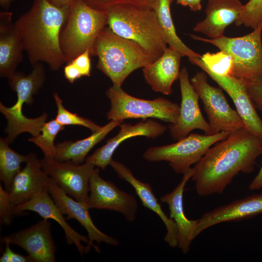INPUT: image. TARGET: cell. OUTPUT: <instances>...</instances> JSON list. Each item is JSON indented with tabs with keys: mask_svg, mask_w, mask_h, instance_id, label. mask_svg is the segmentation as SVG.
<instances>
[{
	"mask_svg": "<svg viewBox=\"0 0 262 262\" xmlns=\"http://www.w3.org/2000/svg\"><path fill=\"white\" fill-rule=\"evenodd\" d=\"M262 154V139L245 128L230 132L212 146L193 167L191 179L198 195L222 194L239 173L254 170Z\"/></svg>",
	"mask_w": 262,
	"mask_h": 262,
	"instance_id": "obj_1",
	"label": "cell"
},
{
	"mask_svg": "<svg viewBox=\"0 0 262 262\" xmlns=\"http://www.w3.org/2000/svg\"><path fill=\"white\" fill-rule=\"evenodd\" d=\"M69 6L58 7L49 0H34L30 10L15 21L32 66L45 63L55 71L66 63L60 35Z\"/></svg>",
	"mask_w": 262,
	"mask_h": 262,
	"instance_id": "obj_2",
	"label": "cell"
},
{
	"mask_svg": "<svg viewBox=\"0 0 262 262\" xmlns=\"http://www.w3.org/2000/svg\"><path fill=\"white\" fill-rule=\"evenodd\" d=\"M95 56L98 58V69L111 80L113 85L119 87L133 71L158 58L136 42L117 35L108 26L95 41L92 56Z\"/></svg>",
	"mask_w": 262,
	"mask_h": 262,
	"instance_id": "obj_3",
	"label": "cell"
},
{
	"mask_svg": "<svg viewBox=\"0 0 262 262\" xmlns=\"http://www.w3.org/2000/svg\"><path fill=\"white\" fill-rule=\"evenodd\" d=\"M105 10L107 26L117 35L136 42L157 58L167 47L152 8L117 4Z\"/></svg>",
	"mask_w": 262,
	"mask_h": 262,
	"instance_id": "obj_4",
	"label": "cell"
},
{
	"mask_svg": "<svg viewBox=\"0 0 262 262\" xmlns=\"http://www.w3.org/2000/svg\"><path fill=\"white\" fill-rule=\"evenodd\" d=\"M107 26L106 10L93 8L83 0H71L60 35V47L66 63H70L88 49L92 56L95 41Z\"/></svg>",
	"mask_w": 262,
	"mask_h": 262,
	"instance_id": "obj_5",
	"label": "cell"
},
{
	"mask_svg": "<svg viewBox=\"0 0 262 262\" xmlns=\"http://www.w3.org/2000/svg\"><path fill=\"white\" fill-rule=\"evenodd\" d=\"M262 23L250 33L235 37L225 35L211 39L190 34L194 40L211 44L229 54L233 60L230 76L243 83L262 76Z\"/></svg>",
	"mask_w": 262,
	"mask_h": 262,
	"instance_id": "obj_6",
	"label": "cell"
},
{
	"mask_svg": "<svg viewBox=\"0 0 262 262\" xmlns=\"http://www.w3.org/2000/svg\"><path fill=\"white\" fill-rule=\"evenodd\" d=\"M105 94L111 103L106 114L108 120L154 118L175 123L179 116L180 106L164 98L152 100L137 98L125 92L121 87L114 85Z\"/></svg>",
	"mask_w": 262,
	"mask_h": 262,
	"instance_id": "obj_7",
	"label": "cell"
},
{
	"mask_svg": "<svg viewBox=\"0 0 262 262\" xmlns=\"http://www.w3.org/2000/svg\"><path fill=\"white\" fill-rule=\"evenodd\" d=\"M229 133H190L176 143L148 147L143 158L149 162H167L176 174H183L198 163L212 146L226 138Z\"/></svg>",
	"mask_w": 262,
	"mask_h": 262,
	"instance_id": "obj_8",
	"label": "cell"
},
{
	"mask_svg": "<svg viewBox=\"0 0 262 262\" xmlns=\"http://www.w3.org/2000/svg\"><path fill=\"white\" fill-rule=\"evenodd\" d=\"M190 81L202 102L213 134L245 128L241 118L230 106L222 90L208 83L205 71H197Z\"/></svg>",
	"mask_w": 262,
	"mask_h": 262,
	"instance_id": "obj_9",
	"label": "cell"
},
{
	"mask_svg": "<svg viewBox=\"0 0 262 262\" xmlns=\"http://www.w3.org/2000/svg\"><path fill=\"white\" fill-rule=\"evenodd\" d=\"M43 170L67 195L86 206L89 182L95 165L90 163L77 164L44 158Z\"/></svg>",
	"mask_w": 262,
	"mask_h": 262,
	"instance_id": "obj_10",
	"label": "cell"
},
{
	"mask_svg": "<svg viewBox=\"0 0 262 262\" xmlns=\"http://www.w3.org/2000/svg\"><path fill=\"white\" fill-rule=\"evenodd\" d=\"M86 206L89 210L103 209L120 213L128 222L135 219L138 208L135 196L121 190L113 182L102 178L98 167L95 168L90 179Z\"/></svg>",
	"mask_w": 262,
	"mask_h": 262,
	"instance_id": "obj_11",
	"label": "cell"
},
{
	"mask_svg": "<svg viewBox=\"0 0 262 262\" xmlns=\"http://www.w3.org/2000/svg\"><path fill=\"white\" fill-rule=\"evenodd\" d=\"M179 80L181 93L180 114L176 122L168 126L170 136L178 141L195 129L202 130L206 134H213L202 114L198 103L200 98L189 80L186 67L180 70Z\"/></svg>",
	"mask_w": 262,
	"mask_h": 262,
	"instance_id": "obj_12",
	"label": "cell"
},
{
	"mask_svg": "<svg viewBox=\"0 0 262 262\" xmlns=\"http://www.w3.org/2000/svg\"><path fill=\"white\" fill-rule=\"evenodd\" d=\"M193 65L205 71L229 95L241 118L245 128L262 139V120L244 83L230 76H223L210 70L200 58L188 59Z\"/></svg>",
	"mask_w": 262,
	"mask_h": 262,
	"instance_id": "obj_13",
	"label": "cell"
},
{
	"mask_svg": "<svg viewBox=\"0 0 262 262\" xmlns=\"http://www.w3.org/2000/svg\"><path fill=\"white\" fill-rule=\"evenodd\" d=\"M50 225L48 219L44 218L27 229L4 236L1 241L23 248L31 262H54L56 247Z\"/></svg>",
	"mask_w": 262,
	"mask_h": 262,
	"instance_id": "obj_14",
	"label": "cell"
},
{
	"mask_svg": "<svg viewBox=\"0 0 262 262\" xmlns=\"http://www.w3.org/2000/svg\"><path fill=\"white\" fill-rule=\"evenodd\" d=\"M48 190L62 213L67 215L66 219H76L86 230L89 239V243L86 245L88 252L92 247L99 252V248L94 245V241L98 244L104 243L113 246L118 245V240L105 234L97 228L86 206L65 193L51 178Z\"/></svg>",
	"mask_w": 262,
	"mask_h": 262,
	"instance_id": "obj_15",
	"label": "cell"
},
{
	"mask_svg": "<svg viewBox=\"0 0 262 262\" xmlns=\"http://www.w3.org/2000/svg\"><path fill=\"white\" fill-rule=\"evenodd\" d=\"M27 155L25 166L15 176L7 191L8 200L14 208L48 190L50 180L43 170L37 155L34 153Z\"/></svg>",
	"mask_w": 262,
	"mask_h": 262,
	"instance_id": "obj_16",
	"label": "cell"
},
{
	"mask_svg": "<svg viewBox=\"0 0 262 262\" xmlns=\"http://www.w3.org/2000/svg\"><path fill=\"white\" fill-rule=\"evenodd\" d=\"M25 211H33L43 218L55 220L63 229L67 244H74L82 255L88 252L86 246L82 245V243L86 245L88 244L87 236L78 233L68 224L48 190L37 194L29 201L15 206L13 213L14 215L17 216Z\"/></svg>",
	"mask_w": 262,
	"mask_h": 262,
	"instance_id": "obj_17",
	"label": "cell"
},
{
	"mask_svg": "<svg viewBox=\"0 0 262 262\" xmlns=\"http://www.w3.org/2000/svg\"><path fill=\"white\" fill-rule=\"evenodd\" d=\"M119 126L118 133L87 157L86 162L91 163L104 170L113 160L114 152L124 140L137 136L155 139L162 135L166 130L165 126L152 119L141 121L135 125L122 123Z\"/></svg>",
	"mask_w": 262,
	"mask_h": 262,
	"instance_id": "obj_18",
	"label": "cell"
},
{
	"mask_svg": "<svg viewBox=\"0 0 262 262\" xmlns=\"http://www.w3.org/2000/svg\"><path fill=\"white\" fill-rule=\"evenodd\" d=\"M194 173L193 167L190 168L183 174L180 183L171 192L160 198L163 203L168 205L170 218L175 222L177 229V246L184 254L188 252L193 240L196 237L197 220H190L185 216L183 206V194L184 187Z\"/></svg>",
	"mask_w": 262,
	"mask_h": 262,
	"instance_id": "obj_19",
	"label": "cell"
},
{
	"mask_svg": "<svg viewBox=\"0 0 262 262\" xmlns=\"http://www.w3.org/2000/svg\"><path fill=\"white\" fill-rule=\"evenodd\" d=\"M243 8L240 0H208L206 16L196 24L193 30L211 39L221 37L226 28L239 19Z\"/></svg>",
	"mask_w": 262,
	"mask_h": 262,
	"instance_id": "obj_20",
	"label": "cell"
},
{
	"mask_svg": "<svg viewBox=\"0 0 262 262\" xmlns=\"http://www.w3.org/2000/svg\"><path fill=\"white\" fill-rule=\"evenodd\" d=\"M262 213V193L233 201L203 214L198 219L197 236L216 224L247 219Z\"/></svg>",
	"mask_w": 262,
	"mask_h": 262,
	"instance_id": "obj_21",
	"label": "cell"
},
{
	"mask_svg": "<svg viewBox=\"0 0 262 262\" xmlns=\"http://www.w3.org/2000/svg\"><path fill=\"white\" fill-rule=\"evenodd\" d=\"M110 165L120 179L125 180L132 186L143 205L159 216L166 229L164 241L171 247H176L177 246V225L174 221L168 217L163 210L150 185L138 180L128 167L119 162L112 160Z\"/></svg>",
	"mask_w": 262,
	"mask_h": 262,
	"instance_id": "obj_22",
	"label": "cell"
},
{
	"mask_svg": "<svg viewBox=\"0 0 262 262\" xmlns=\"http://www.w3.org/2000/svg\"><path fill=\"white\" fill-rule=\"evenodd\" d=\"M181 54L167 47L163 53L151 64L143 67V75L153 90L168 95L172 85L179 79Z\"/></svg>",
	"mask_w": 262,
	"mask_h": 262,
	"instance_id": "obj_23",
	"label": "cell"
},
{
	"mask_svg": "<svg viewBox=\"0 0 262 262\" xmlns=\"http://www.w3.org/2000/svg\"><path fill=\"white\" fill-rule=\"evenodd\" d=\"M12 13H0V75L9 78L16 71L24 50L19 32L12 22Z\"/></svg>",
	"mask_w": 262,
	"mask_h": 262,
	"instance_id": "obj_24",
	"label": "cell"
},
{
	"mask_svg": "<svg viewBox=\"0 0 262 262\" xmlns=\"http://www.w3.org/2000/svg\"><path fill=\"white\" fill-rule=\"evenodd\" d=\"M16 101L11 107H6L0 103V112L7 121L4 130L7 135L5 139L9 144L23 132L30 133L33 136L38 135L48 116L46 113H44L36 118L27 117L22 113L23 106L24 103L32 104L33 98L22 93L16 94Z\"/></svg>",
	"mask_w": 262,
	"mask_h": 262,
	"instance_id": "obj_25",
	"label": "cell"
},
{
	"mask_svg": "<svg viewBox=\"0 0 262 262\" xmlns=\"http://www.w3.org/2000/svg\"><path fill=\"white\" fill-rule=\"evenodd\" d=\"M123 122L112 120L86 138L75 142L67 141L57 144L55 145L53 159L59 162L82 164L91 149Z\"/></svg>",
	"mask_w": 262,
	"mask_h": 262,
	"instance_id": "obj_26",
	"label": "cell"
},
{
	"mask_svg": "<svg viewBox=\"0 0 262 262\" xmlns=\"http://www.w3.org/2000/svg\"><path fill=\"white\" fill-rule=\"evenodd\" d=\"M174 0H156L153 7L166 42L169 47L189 58H200L201 55L188 47L179 38L172 18L170 7Z\"/></svg>",
	"mask_w": 262,
	"mask_h": 262,
	"instance_id": "obj_27",
	"label": "cell"
},
{
	"mask_svg": "<svg viewBox=\"0 0 262 262\" xmlns=\"http://www.w3.org/2000/svg\"><path fill=\"white\" fill-rule=\"evenodd\" d=\"M5 138L0 139V180L8 191L16 174L20 170V164L26 162L28 155L13 150Z\"/></svg>",
	"mask_w": 262,
	"mask_h": 262,
	"instance_id": "obj_28",
	"label": "cell"
},
{
	"mask_svg": "<svg viewBox=\"0 0 262 262\" xmlns=\"http://www.w3.org/2000/svg\"><path fill=\"white\" fill-rule=\"evenodd\" d=\"M64 128L65 126L59 123L55 119H52L43 125L38 135L29 138L28 141L42 150L45 158L53 159L55 139L58 133Z\"/></svg>",
	"mask_w": 262,
	"mask_h": 262,
	"instance_id": "obj_29",
	"label": "cell"
},
{
	"mask_svg": "<svg viewBox=\"0 0 262 262\" xmlns=\"http://www.w3.org/2000/svg\"><path fill=\"white\" fill-rule=\"evenodd\" d=\"M57 108L56 120L62 125H78L89 129L92 132L98 131L102 126H100L92 120L84 118L66 110L64 106L62 100L57 93L53 94Z\"/></svg>",
	"mask_w": 262,
	"mask_h": 262,
	"instance_id": "obj_30",
	"label": "cell"
},
{
	"mask_svg": "<svg viewBox=\"0 0 262 262\" xmlns=\"http://www.w3.org/2000/svg\"><path fill=\"white\" fill-rule=\"evenodd\" d=\"M200 59L213 72L223 76L231 75L233 60L228 53L222 50L215 53L208 52L201 55Z\"/></svg>",
	"mask_w": 262,
	"mask_h": 262,
	"instance_id": "obj_31",
	"label": "cell"
},
{
	"mask_svg": "<svg viewBox=\"0 0 262 262\" xmlns=\"http://www.w3.org/2000/svg\"><path fill=\"white\" fill-rule=\"evenodd\" d=\"M262 23V0H249L244 5L242 13L235 22L237 26L244 25L252 29Z\"/></svg>",
	"mask_w": 262,
	"mask_h": 262,
	"instance_id": "obj_32",
	"label": "cell"
},
{
	"mask_svg": "<svg viewBox=\"0 0 262 262\" xmlns=\"http://www.w3.org/2000/svg\"><path fill=\"white\" fill-rule=\"evenodd\" d=\"M88 5L97 10H105L117 4H129L135 6L152 8L156 0H83Z\"/></svg>",
	"mask_w": 262,
	"mask_h": 262,
	"instance_id": "obj_33",
	"label": "cell"
},
{
	"mask_svg": "<svg viewBox=\"0 0 262 262\" xmlns=\"http://www.w3.org/2000/svg\"><path fill=\"white\" fill-rule=\"evenodd\" d=\"M244 84L256 109L262 112V76Z\"/></svg>",
	"mask_w": 262,
	"mask_h": 262,
	"instance_id": "obj_34",
	"label": "cell"
},
{
	"mask_svg": "<svg viewBox=\"0 0 262 262\" xmlns=\"http://www.w3.org/2000/svg\"><path fill=\"white\" fill-rule=\"evenodd\" d=\"M14 208L10 204L7 191L0 186V218L4 224L8 225L12 222L14 214Z\"/></svg>",
	"mask_w": 262,
	"mask_h": 262,
	"instance_id": "obj_35",
	"label": "cell"
},
{
	"mask_svg": "<svg viewBox=\"0 0 262 262\" xmlns=\"http://www.w3.org/2000/svg\"><path fill=\"white\" fill-rule=\"evenodd\" d=\"M90 56V50L88 49L71 62L75 65L82 76H90L91 69Z\"/></svg>",
	"mask_w": 262,
	"mask_h": 262,
	"instance_id": "obj_36",
	"label": "cell"
},
{
	"mask_svg": "<svg viewBox=\"0 0 262 262\" xmlns=\"http://www.w3.org/2000/svg\"><path fill=\"white\" fill-rule=\"evenodd\" d=\"M5 249L0 258V262H31L27 256L19 254L13 251L10 247V244L6 242Z\"/></svg>",
	"mask_w": 262,
	"mask_h": 262,
	"instance_id": "obj_37",
	"label": "cell"
},
{
	"mask_svg": "<svg viewBox=\"0 0 262 262\" xmlns=\"http://www.w3.org/2000/svg\"><path fill=\"white\" fill-rule=\"evenodd\" d=\"M64 73L65 78L71 83L82 77L79 69L72 62L67 64L65 66Z\"/></svg>",
	"mask_w": 262,
	"mask_h": 262,
	"instance_id": "obj_38",
	"label": "cell"
},
{
	"mask_svg": "<svg viewBox=\"0 0 262 262\" xmlns=\"http://www.w3.org/2000/svg\"><path fill=\"white\" fill-rule=\"evenodd\" d=\"M262 187V164L260 170L249 185L251 190H257Z\"/></svg>",
	"mask_w": 262,
	"mask_h": 262,
	"instance_id": "obj_39",
	"label": "cell"
},
{
	"mask_svg": "<svg viewBox=\"0 0 262 262\" xmlns=\"http://www.w3.org/2000/svg\"><path fill=\"white\" fill-rule=\"evenodd\" d=\"M202 0H182L181 5L188 6L193 11H200L202 8Z\"/></svg>",
	"mask_w": 262,
	"mask_h": 262,
	"instance_id": "obj_40",
	"label": "cell"
},
{
	"mask_svg": "<svg viewBox=\"0 0 262 262\" xmlns=\"http://www.w3.org/2000/svg\"><path fill=\"white\" fill-rule=\"evenodd\" d=\"M71 0H49L54 5L58 7L68 6Z\"/></svg>",
	"mask_w": 262,
	"mask_h": 262,
	"instance_id": "obj_41",
	"label": "cell"
},
{
	"mask_svg": "<svg viewBox=\"0 0 262 262\" xmlns=\"http://www.w3.org/2000/svg\"><path fill=\"white\" fill-rule=\"evenodd\" d=\"M12 1L13 0H0V5L3 8L7 9Z\"/></svg>",
	"mask_w": 262,
	"mask_h": 262,
	"instance_id": "obj_42",
	"label": "cell"
},
{
	"mask_svg": "<svg viewBox=\"0 0 262 262\" xmlns=\"http://www.w3.org/2000/svg\"></svg>",
	"mask_w": 262,
	"mask_h": 262,
	"instance_id": "obj_43",
	"label": "cell"
}]
</instances>
